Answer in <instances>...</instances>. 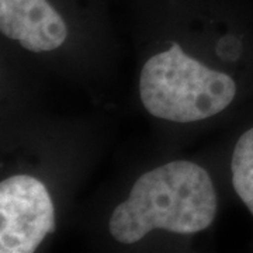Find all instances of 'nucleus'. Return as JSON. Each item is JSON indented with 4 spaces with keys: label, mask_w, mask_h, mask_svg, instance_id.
I'll return each instance as SVG.
<instances>
[{
    "label": "nucleus",
    "mask_w": 253,
    "mask_h": 253,
    "mask_svg": "<svg viewBox=\"0 0 253 253\" xmlns=\"http://www.w3.org/2000/svg\"><path fill=\"white\" fill-rule=\"evenodd\" d=\"M0 31L31 52L54 51L68 37L51 0H0Z\"/></svg>",
    "instance_id": "nucleus-4"
},
{
    "label": "nucleus",
    "mask_w": 253,
    "mask_h": 253,
    "mask_svg": "<svg viewBox=\"0 0 253 253\" xmlns=\"http://www.w3.org/2000/svg\"><path fill=\"white\" fill-rule=\"evenodd\" d=\"M215 187L206 169L174 161L146 172L110 218L111 236L121 244L141 241L154 229L190 235L207 229L217 215Z\"/></svg>",
    "instance_id": "nucleus-1"
},
{
    "label": "nucleus",
    "mask_w": 253,
    "mask_h": 253,
    "mask_svg": "<svg viewBox=\"0 0 253 253\" xmlns=\"http://www.w3.org/2000/svg\"><path fill=\"white\" fill-rule=\"evenodd\" d=\"M139 94L154 117L184 124L225 110L235 97L236 84L226 73L210 69L184 54L179 44H172L146 61Z\"/></svg>",
    "instance_id": "nucleus-2"
},
{
    "label": "nucleus",
    "mask_w": 253,
    "mask_h": 253,
    "mask_svg": "<svg viewBox=\"0 0 253 253\" xmlns=\"http://www.w3.org/2000/svg\"><path fill=\"white\" fill-rule=\"evenodd\" d=\"M231 170L236 194L253 214V128L238 139L232 154Z\"/></svg>",
    "instance_id": "nucleus-5"
},
{
    "label": "nucleus",
    "mask_w": 253,
    "mask_h": 253,
    "mask_svg": "<svg viewBox=\"0 0 253 253\" xmlns=\"http://www.w3.org/2000/svg\"><path fill=\"white\" fill-rule=\"evenodd\" d=\"M54 231V204L42 181L17 174L0 183V252H34Z\"/></svg>",
    "instance_id": "nucleus-3"
},
{
    "label": "nucleus",
    "mask_w": 253,
    "mask_h": 253,
    "mask_svg": "<svg viewBox=\"0 0 253 253\" xmlns=\"http://www.w3.org/2000/svg\"><path fill=\"white\" fill-rule=\"evenodd\" d=\"M217 52L224 59H238V55L241 52V44L234 37H224L217 46Z\"/></svg>",
    "instance_id": "nucleus-6"
}]
</instances>
